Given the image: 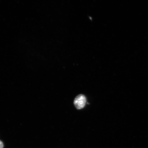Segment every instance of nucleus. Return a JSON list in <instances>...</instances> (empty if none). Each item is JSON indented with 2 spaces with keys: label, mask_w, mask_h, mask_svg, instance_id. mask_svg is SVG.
I'll return each mask as SVG.
<instances>
[{
  "label": "nucleus",
  "mask_w": 148,
  "mask_h": 148,
  "mask_svg": "<svg viewBox=\"0 0 148 148\" xmlns=\"http://www.w3.org/2000/svg\"><path fill=\"white\" fill-rule=\"evenodd\" d=\"M86 102V97L83 94H80L75 98L74 101V104L77 110H81L84 108Z\"/></svg>",
  "instance_id": "obj_1"
},
{
  "label": "nucleus",
  "mask_w": 148,
  "mask_h": 148,
  "mask_svg": "<svg viewBox=\"0 0 148 148\" xmlns=\"http://www.w3.org/2000/svg\"><path fill=\"white\" fill-rule=\"evenodd\" d=\"M3 145L2 142L0 140V148H3Z\"/></svg>",
  "instance_id": "obj_2"
}]
</instances>
